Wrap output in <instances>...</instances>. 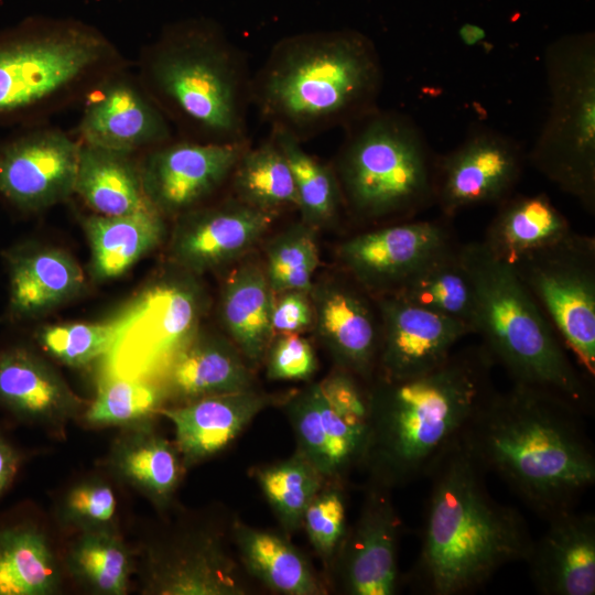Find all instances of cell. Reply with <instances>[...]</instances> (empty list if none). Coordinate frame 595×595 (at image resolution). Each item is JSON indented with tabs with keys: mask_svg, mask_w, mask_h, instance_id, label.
<instances>
[{
	"mask_svg": "<svg viewBox=\"0 0 595 595\" xmlns=\"http://www.w3.org/2000/svg\"><path fill=\"white\" fill-rule=\"evenodd\" d=\"M583 410L540 387L494 390L462 442L484 472L497 474L544 518L574 509L595 485V454Z\"/></svg>",
	"mask_w": 595,
	"mask_h": 595,
	"instance_id": "1",
	"label": "cell"
},
{
	"mask_svg": "<svg viewBox=\"0 0 595 595\" xmlns=\"http://www.w3.org/2000/svg\"><path fill=\"white\" fill-rule=\"evenodd\" d=\"M494 365L479 345L455 350L415 376L375 377L368 385L370 426L361 464L370 484L392 489L429 477L495 390Z\"/></svg>",
	"mask_w": 595,
	"mask_h": 595,
	"instance_id": "2",
	"label": "cell"
},
{
	"mask_svg": "<svg viewBox=\"0 0 595 595\" xmlns=\"http://www.w3.org/2000/svg\"><path fill=\"white\" fill-rule=\"evenodd\" d=\"M383 80L374 42L351 29L279 40L251 78V105L271 131L304 142L378 108Z\"/></svg>",
	"mask_w": 595,
	"mask_h": 595,
	"instance_id": "3",
	"label": "cell"
},
{
	"mask_svg": "<svg viewBox=\"0 0 595 595\" xmlns=\"http://www.w3.org/2000/svg\"><path fill=\"white\" fill-rule=\"evenodd\" d=\"M462 439L429 475L421 545L411 583L430 595L484 585L502 566L524 561L533 538L522 515L497 501Z\"/></svg>",
	"mask_w": 595,
	"mask_h": 595,
	"instance_id": "4",
	"label": "cell"
},
{
	"mask_svg": "<svg viewBox=\"0 0 595 595\" xmlns=\"http://www.w3.org/2000/svg\"><path fill=\"white\" fill-rule=\"evenodd\" d=\"M138 78L182 138L246 142L251 78L244 52L215 21L165 26L140 56Z\"/></svg>",
	"mask_w": 595,
	"mask_h": 595,
	"instance_id": "5",
	"label": "cell"
},
{
	"mask_svg": "<svg viewBox=\"0 0 595 595\" xmlns=\"http://www.w3.org/2000/svg\"><path fill=\"white\" fill-rule=\"evenodd\" d=\"M118 47L77 20L39 18L0 33V125L39 121L82 102L126 66Z\"/></svg>",
	"mask_w": 595,
	"mask_h": 595,
	"instance_id": "6",
	"label": "cell"
},
{
	"mask_svg": "<svg viewBox=\"0 0 595 595\" xmlns=\"http://www.w3.org/2000/svg\"><path fill=\"white\" fill-rule=\"evenodd\" d=\"M461 255L475 291L474 334L494 363L512 382L548 389L587 410L591 393L583 376L512 266L482 241L461 245Z\"/></svg>",
	"mask_w": 595,
	"mask_h": 595,
	"instance_id": "7",
	"label": "cell"
},
{
	"mask_svg": "<svg viewBox=\"0 0 595 595\" xmlns=\"http://www.w3.org/2000/svg\"><path fill=\"white\" fill-rule=\"evenodd\" d=\"M345 131L331 164L348 215L394 221L435 205L437 154L412 119L378 107Z\"/></svg>",
	"mask_w": 595,
	"mask_h": 595,
	"instance_id": "8",
	"label": "cell"
},
{
	"mask_svg": "<svg viewBox=\"0 0 595 595\" xmlns=\"http://www.w3.org/2000/svg\"><path fill=\"white\" fill-rule=\"evenodd\" d=\"M544 69L548 112L527 162L594 214V33L571 34L553 41L545 48Z\"/></svg>",
	"mask_w": 595,
	"mask_h": 595,
	"instance_id": "9",
	"label": "cell"
},
{
	"mask_svg": "<svg viewBox=\"0 0 595 595\" xmlns=\"http://www.w3.org/2000/svg\"><path fill=\"white\" fill-rule=\"evenodd\" d=\"M175 268L123 307L121 324L98 360V377L161 385L175 358L196 336L208 296L195 274Z\"/></svg>",
	"mask_w": 595,
	"mask_h": 595,
	"instance_id": "10",
	"label": "cell"
},
{
	"mask_svg": "<svg viewBox=\"0 0 595 595\" xmlns=\"http://www.w3.org/2000/svg\"><path fill=\"white\" fill-rule=\"evenodd\" d=\"M361 382L335 367L324 379L309 383L283 403L295 434L296 452L331 482L342 480L364 461L370 409L368 386Z\"/></svg>",
	"mask_w": 595,
	"mask_h": 595,
	"instance_id": "11",
	"label": "cell"
},
{
	"mask_svg": "<svg viewBox=\"0 0 595 595\" xmlns=\"http://www.w3.org/2000/svg\"><path fill=\"white\" fill-rule=\"evenodd\" d=\"M560 339L595 375V239L570 232L511 263Z\"/></svg>",
	"mask_w": 595,
	"mask_h": 595,
	"instance_id": "12",
	"label": "cell"
},
{
	"mask_svg": "<svg viewBox=\"0 0 595 595\" xmlns=\"http://www.w3.org/2000/svg\"><path fill=\"white\" fill-rule=\"evenodd\" d=\"M136 572L142 594L244 595L248 589L221 534L212 529H184L149 542Z\"/></svg>",
	"mask_w": 595,
	"mask_h": 595,
	"instance_id": "13",
	"label": "cell"
},
{
	"mask_svg": "<svg viewBox=\"0 0 595 595\" xmlns=\"http://www.w3.org/2000/svg\"><path fill=\"white\" fill-rule=\"evenodd\" d=\"M527 162L523 147L495 129L477 126L453 150L437 154L435 205L450 218L510 196Z\"/></svg>",
	"mask_w": 595,
	"mask_h": 595,
	"instance_id": "14",
	"label": "cell"
},
{
	"mask_svg": "<svg viewBox=\"0 0 595 595\" xmlns=\"http://www.w3.org/2000/svg\"><path fill=\"white\" fill-rule=\"evenodd\" d=\"M249 141L171 139L139 154L144 193L164 217H177L210 198L225 183Z\"/></svg>",
	"mask_w": 595,
	"mask_h": 595,
	"instance_id": "15",
	"label": "cell"
},
{
	"mask_svg": "<svg viewBox=\"0 0 595 595\" xmlns=\"http://www.w3.org/2000/svg\"><path fill=\"white\" fill-rule=\"evenodd\" d=\"M455 244L441 220L386 225L344 240L336 250L344 272L371 296L393 294L425 262Z\"/></svg>",
	"mask_w": 595,
	"mask_h": 595,
	"instance_id": "16",
	"label": "cell"
},
{
	"mask_svg": "<svg viewBox=\"0 0 595 595\" xmlns=\"http://www.w3.org/2000/svg\"><path fill=\"white\" fill-rule=\"evenodd\" d=\"M80 141L35 126L0 143V196L29 212L69 198L75 191Z\"/></svg>",
	"mask_w": 595,
	"mask_h": 595,
	"instance_id": "17",
	"label": "cell"
},
{
	"mask_svg": "<svg viewBox=\"0 0 595 595\" xmlns=\"http://www.w3.org/2000/svg\"><path fill=\"white\" fill-rule=\"evenodd\" d=\"M80 104L83 143L141 154L173 139L172 125L127 65L100 79Z\"/></svg>",
	"mask_w": 595,
	"mask_h": 595,
	"instance_id": "18",
	"label": "cell"
},
{
	"mask_svg": "<svg viewBox=\"0 0 595 595\" xmlns=\"http://www.w3.org/2000/svg\"><path fill=\"white\" fill-rule=\"evenodd\" d=\"M315 336L336 367L370 383L376 374L380 318L376 300L346 272L313 283Z\"/></svg>",
	"mask_w": 595,
	"mask_h": 595,
	"instance_id": "19",
	"label": "cell"
},
{
	"mask_svg": "<svg viewBox=\"0 0 595 595\" xmlns=\"http://www.w3.org/2000/svg\"><path fill=\"white\" fill-rule=\"evenodd\" d=\"M278 216L232 195L176 217L170 240L174 266L195 275L216 270L248 253Z\"/></svg>",
	"mask_w": 595,
	"mask_h": 595,
	"instance_id": "20",
	"label": "cell"
},
{
	"mask_svg": "<svg viewBox=\"0 0 595 595\" xmlns=\"http://www.w3.org/2000/svg\"><path fill=\"white\" fill-rule=\"evenodd\" d=\"M390 489L369 484L360 512L332 562L339 588L349 595H392L398 591L400 520Z\"/></svg>",
	"mask_w": 595,
	"mask_h": 595,
	"instance_id": "21",
	"label": "cell"
},
{
	"mask_svg": "<svg viewBox=\"0 0 595 595\" xmlns=\"http://www.w3.org/2000/svg\"><path fill=\"white\" fill-rule=\"evenodd\" d=\"M375 300L380 318L375 377L402 379L433 369L451 356L463 337L472 334L462 322L420 307L396 294Z\"/></svg>",
	"mask_w": 595,
	"mask_h": 595,
	"instance_id": "22",
	"label": "cell"
},
{
	"mask_svg": "<svg viewBox=\"0 0 595 595\" xmlns=\"http://www.w3.org/2000/svg\"><path fill=\"white\" fill-rule=\"evenodd\" d=\"M548 520L524 560L537 591L543 595L595 593V516L574 509Z\"/></svg>",
	"mask_w": 595,
	"mask_h": 595,
	"instance_id": "23",
	"label": "cell"
},
{
	"mask_svg": "<svg viewBox=\"0 0 595 595\" xmlns=\"http://www.w3.org/2000/svg\"><path fill=\"white\" fill-rule=\"evenodd\" d=\"M273 401L255 388L164 405L159 414L174 426V444L184 468L226 448Z\"/></svg>",
	"mask_w": 595,
	"mask_h": 595,
	"instance_id": "24",
	"label": "cell"
},
{
	"mask_svg": "<svg viewBox=\"0 0 595 595\" xmlns=\"http://www.w3.org/2000/svg\"><path fill=\"white\" fill-rule=\"evenodd\" d=\"M0 403L56 434L83 409V400L46 360L24 348L0 354Z\"/></svg>",
	"mask_w": 595,
	"mask_h": 595,
	"instance_id": "25",
	"label": "cell"
},
{
	"mask_svg": "<svg viewBox=\"0 0 595 595\" xmlns=\"http://www.w3.org/2000/svg\"><path fill=\"white\" fill-rule=\"evenodd\" d=\"M251 368L227 336L199 329L175 358L161 386L166 401L181 404L253 388Z\"/></svg>",
	"mask_w": 595,
	"mask_h": 595,
	"instance_id": "26",
	"label": "cell"
},
{
	"mask_svg": "<svg viewBox=\"0 0 595 595\" xmlns=\"http://www.w3.org/2000/svg\"><path fill=\"white\" fill-rule=\"evenodd\" d=\"M107 467L118 482L158 509L171 504L185 470L174 442L155 430L154 421L120 429L110 445Z\"/></svg>",
	"mask_w": 595,
	"mask_h": 595,
	"instance_id": "27",
	"label": "cell"
},
{
	"mask_svg": "<svg viewBox=\"0 0 595 595\" xmlns=\"http://www.w3.org/2000/svg\"><path fill=\"white\" fill-rule=\"evenodd\" d=\"M273 292L263 266L239 263L226 278L219 315L227 337L253 367L264 360L274 336L271 324Z\"/></svg>",
	"mask_w": 595,
	"mask_h": 595,
	"instance_id": "28",
	"label": "cell"
},
{
	"mask_svg": "<svg viewBox=\"0 0 595 595\" xmlns=\"http://www.w3.org/2000/svg\"><path fill=\"white\" fill-rule=\"evenodd\" d=\"M497 206L480 241L510 264L573 231L567 218L544 193L511 194Z\"/></svg>",
	"mask_w": 595,
	"mask_h": 595,
	"instance_id": "29",
	"label": "cell"
},
{
	"mask_svg": "<svg viewBox=\"0 0 595 595\" xmlns=\"http://www.w3.org/2000/svg\"><path fill=\"white\" fill-rule=\"evenodd\" d=\"M137 156L80 142L74 194L98 215L155 209L144 193Z\"/></svg>",
	"mask_w": 595,
	"mask_h": 595,
	"instance_id": "30",
	"label": "cell"
},
{
	"mask_svg": "<svg viewBox=\"0 0 595 595\" xmlns=\"http://www.w3.org/2000/svg\"><path fill=\"white\" fill-rule=\"evenodd\" d=\"M11 307L23 316L45 313L75 298L85 286L79 264L65 251L33 247L11 259Z\"/></svg>",
	"mask_w": 595,
	"mask_h": 595,
	"instance_id": "31",
	"label": "cell"
},
{
	"mask_svg": "<svg viewBox=\"0 0 595 595\" xmlns=\"http://www.w3.org/2000/svg\"><path fill=\"white\" fill-rule=\"evenodd\" d=\"M165 217L156 209L119 216L93 214L84 218L91 272L97 280H109L128 271L153 250L166 234Z\"/></svg>",
	"mask_w": 595,
	"mask_h": 595,
	"instance_id": "32",
	"label": "cell"
},
{
	"mask_svg": "<svg viewBox=\"0 0 595 595\" xmlns=\"http://www.w3.org/2000/svg\"><path fill=\"white\" fill-rule=\"evenodd\" d=\"M232 538L245 570L271 591L285 595H317L324 588L307 559L288 539L239 520Z\"/></svg>",
	"mask_w": 595,
	"mask_h": 595,
	"instance_id": "33",
	"label": "cell"
},
{
	"mask_svg": "<svg viewBox=\"0 0 595 595\" xmlns=\"http://www.w3.org/2000/svg\"><path fill=\"white\" fill-rule=\"evenodd\" d=\"M393 294L462 322L474 334L475 291L456 242L432 257Z\"/></svg>",
	"mask_w": 595,
	"mask_h": 595,
	"instance_id": "34",
	"label": "cell"
},
{
	"mask_svg": "<svg viewBox=\"0 0 595 595\" xmlns=\"http://www.w3.org/2000/svg\"><path fill=\"white\" fill-rule=\"evenodd\" d=\"M62 572L47 537L34 526L0 529V595H52Z\"/></svg>",
	"mask_w": 595,
	"mask_h": 595,
	"instance_id": "35",
	"label": "cell"
},
{
	"mask_svg": "<svg viewBox=\"0 0 595 595\" xmlns=\"http://www.w3.org/2000/svg\"><path fill=\"white\" fill-rule=\"evenodd\" d=\"M136 564L133 553L116 528L76 533L64 556L69 576L97 595L126 594Z\"/></svg>",
	"mask_w": 595,
	"mask_h": 595,
	"instance_id": "36",
	"label": "cell"
},
{
	"mask_svg": "<svg viewBox=\"0 0 595 595\" xmlns=\"http://www.w3.org/2000/svg\"><path fill=\"white\" fill-rule=\"evenodd\" d=\"M232 196L259 210L279 216L298 209V194L291 167L270 136L262 143L249 144L229 180Z\"/></svg>",
	"mask_w": 595,
	"mask_h": 595,
	"instance_id": "37",
	"label": "cell"
},
{
	"mask_svg": "<svg viewBox=\"0 0 595 595\" xmlns=\"http://www.w3.org/2000/svg\"><path fill=\"white\" fill-rule=\"evenodd\" d=\"M291 167L298 212L306 225L320 229L334 225L345 210L339 184L332 164H325L302 147V142L278 131L270 134Z\"/></svg>",
	"mask_w": 595,
	"mask_h": 595,
	"instance_id": "38",
	"label": "cell"
},
{
	"mask_svg": "<svg viewBox=\"0 0 595 595\" xmlns=\"http://www.w3.org/2000/svg\"><path fill=\"white\" fill-rule=\"evenodd\" d=\"M165 402L160 383L101 376L98 377L96 397L83 413L84 422L97 428L138 425L154 421Z\"/></svg>",
	"mask_w": 595,
	"mask_h": 595,
	"instance_id": "39",
	"label": "cell"
},
{
	"mask_svg": "<svg viewBox=\"0 0 595 595\" xmlns=\"http://www.w3.org/2000/svg\"><path fill=\"white\" fill-rule=\"evenodd\" d=\"M256 478L286 534L302 528L304 512L325 480L299 452L259 468Z\"/></svg>",
	"mask_w": 595,
	"mask_h": 595,
	"instance_id": "40",
	"label": "cell"
},
{
	"mask_svg": "<svg viewBox=\"0 0 595 595\" xmlns=\"http://www.w3.org/2000/svg\"><path fill=\"white\" fill-rule=\"evenodd\" d=\"M316 231L300 220L268 240L262 266L273 294L311 291L320 264Z\"/></svg>",
	"mask_w": 595,
	"mask_h": 595,
	"instance_id": "41",
	"label": "cell"
},
{
	"mask_svg": "<svg viewBox=\"0 0 595 595\" xmlns=\"http://www.w3.org/2000/svg\"><path fill=\"white\" fill-rule=\"evenodd\" d=\"M123 318V309L104 322L67 323L44 327L41 346L69 367H85L99 360L109 348Z\"/></svg>",
	"mask_w": 595,
	"mask_h": 595,
	"instance_id": "42",
	"label": "cell"
},
{
	"mask_svg": "<svg viewBox=\"0 0 595 595\" xmlns=\"http://www.w3.org/2000/svg\"><path fill=\"white\" fill-rule=\"evenodd\" d=\"M117 500L112 487L105 479L88 477L71 486L60 499L58 523L76 533L99 529H115Z\"/></svg>",
	"mask_w": 595,
	"mask_h": 595,
	"instance_id": "43",
	"label": "cell"
},
{
	"mask_svg": "<svg viewBox=\"0 0 595 595\" xmlns=\"http://www.w3.org/2000/svg\"><path fill=\"white\" fill-rule=\"evenodd\" d=\"M302 527L318 556L332 564L348 527L339 486L332 484L316 494L304 512Z\"/></svg>",
	"mask_w": 595,
	"mask_h": 595,
	"instance_id": "44",
	"label": "cell"
},
{
	"mask_svg": "<svg viewBox=\"0 0 595 595\" xmlns=\"http://www.w3.org/2000/svg\"><path fill=\"white\" fill-rule=\"evenodd\" d=\"M264 360L271 380H310L317 369L312 345L298 333L274 335Z\"/></svg>",
	"mask_w": 595,
	"mask_h": 595,
	"instance_id": "45",
	"label": "cell"
},
{
	"mask_svg": "<svg viewBox=\"0 0 595 595\" xmlns=\"http://www.w3.org/2000/svg\"><path fill=\"white\" fill-rule=\"evenodd\" d=\"M271 324L274 335L312 328L313 305L310 292L289 290L273 294Z\"/></svg>",
	"mask_w": 595,
	"mask_h": 595,
	"instance_id": "46",
	"label": "cell"
},
{
	"mask_svg": "<svg viewBox=\"0 0 595 595\" xmlns=\"http://www.w3.org/2000/svg\"><path fill=\"white\" fill-rule=\"evenodd\" d=\"M20 461L19 452L0 434V496L13 480Z\"/></svg>",
	"mask_w": 595,
	"mask_h": 595,
	"instance_id": "47",
	"label": "cell"
},
{
	"mask_svg": "<svg viewBox=\"0 0 595 595\" xmlns=\"http://www.w3.org/2000/svg\"><path fill=\"white\" fill-rule=\"evenodd\" d=\"M458 37L466 46H475L486 39V31L479 25L465 23L458 30Z\"/></svg>",
	"mask_w": 595,
	"mask_h": 595,
	"instance_id": "48",
	"label": "cell"
}]
</instances>
